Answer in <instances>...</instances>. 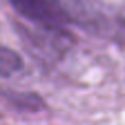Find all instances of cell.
Here are the masks:
<instances>
[{"label": "cell", "instance_id": "7a4b0ae2", "mask_svg": "<svg viewBox=\"0 0 125 125\" xmlns=\"http://www.w3.org/2000/svg\"><path fill=\"white\" fill-rule=\"evenodd\" d=\"M11 5L31 22L52 31H58L69 22L60 0H11Z\"/></svg>", "mask_w": 125, "mask_h": 125}, {"label": "cell", "instance_id": "3957f363", "mask_svg": "<svg viewBox=\"0 0 125 125\" xmlns=\"http://www.w3.org/2000/svg\"><path fill=\"white\" fill-rule=\"evenodd\" d=\"M20 67H22L20 56L16 54L13 49H9V47L0 45V76H11V74L18 72Z\"/></svg>", "mask_w": 125, "mask_h": 125}, {"label": "cell", "instance_id": "6da1fadb", "mask_svg": "<svg viewBox=\"0 0 125 125\" xmlns=\"http://www.w3.org/2000/svg\"><path fill=\"white\" fill-rule=\"evenodd\" d=\"M67 18L101 36H125V9L105 5L103 0H60Z\"/></svg>", "mask_w": 125, "mask_h": 125}]
</instances>
